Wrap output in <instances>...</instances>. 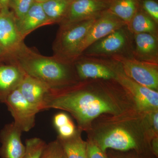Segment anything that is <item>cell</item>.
<instances>
[{"label":"cell","mask_w":158,"mask_h":158,"mask_svg":"<svg viewBox=\"0 0 158 158\" xmlns=\"http://www.w3.org/2000/svg\"><path fill=\"white\" fill-rule=\"evenodd\" d=\"M58 109L70 113L77 128L87 132L97 118L139 110L130 94L115 80H88L71 86L51 88L44 110Z\"/></svg>","instance_id":"cell-1"},{"label":"cell","mask_w":158,"mask_h":158,"mask_svg":"<svg viewBox=\"0 0 158 158\" xmlns=\"http://www.w3.org/2000/svg\"><path fill=\"white\" fill-rule=\"evenodd\" d=\"M88 139L102 151H142L155 138L150 130L146 112L133 110L118 115H105L93 121L88 131Z\"/></svg>","instance_id":"cell-2"},{"label":"cell","mask_w":158,"mask_h":158,"mask_svg":"<svg viewBox=\"0 0 158 158\" xmlns=\"http://www.w3.org/2000/svg\"><path fill=\"white\" fill-rule=\"evenodd\" d=\"M13 59L28 75L38 79L52 89L68 87L80 81L73 64L56 57L42 56L24 43L13 53L2 58Z\"/></svg>","instance_id":"cell-3"},{"label":"cell","mask_w":158,"mask_h":158,"mask_svg":"<svg viewBox=\"0 0 158 158\" xmlns=\"http://www.w3.org/2000/svg\"><path fill=\"white\" fill-rule=\"evenodd\" d=\"M96 19L59 25L53 45V56L63 62L73 64L78 58L81 43Z\"/></svg>","instance_id":"cell-4"},{"label":"cell","mask_w":158,"mask_h":158,"mask_svg":"<svg viewBox=\"0 0 158 158\" xmlns=\"http://www.w3.org/2000/svg\"><path fill=\"white\" fill-rule=\"evenodd\" d=\"M129 33L127 26L118 29L91 44L81 56L96 58L130 56L127 53L131 52L133 41Z\"/></svg>","instance_id":"cell-5"},{"label":"cell","mask_w":158,"mask_h":158,"mask_svg":"<svg viewBox=\"0 0 158 158\" xmlns=\"http://www.w3.org/2000/svg\"><path fill=\"white\" fill-rule=\"evenodd\" d=\"M110 59L118 63L125 74L130 78L158 91V64L140 61L126 55H116Z\"/></svg>","instance_id":"cell-6"},{"label":"cell","mask_w":158,"mask_h":158,"mask_svg":"<svg viewBox=\"0 0 158 158\" xmlns=\"http://www.w3.org/2000/svg\"><path fill=\"white\" fill-rule=\"evenodd\" d=\"M111 60L115 73L114 80L130 94L139 110L144 112L158 110V91L144 87L130 78L125 74L118 63Z\"/></svg>","instance_id":"cell-7"},{"label":"cell","mask_w":158,"mask_h":158,"mask_svg":"<svg viewBox=\"0 0 158 158\" xmlns=\"http://www.w3.org/2000/svg\"><path fill=\"white\" fill-rule=\"evenodd\" d=\"M17 18L9 7L0 11V57L13 53L24 43Z\"/></svg>","instance_id":"cell-8"},{"label":"cell","mask_w":158,"mask_h":158,"mask_svg":"<svg viewBox=\"0 0 158 158\" xmlns=\"http://www.w3.org/2000/svg\"><path fill=\"white\" fill-rule=\"evenodd\" d=\"M5 103L14 118L15 124L23 132L34 127L36 114L40 111L23 97L18 88L9 94Z\"/></svg>","instance_id":"cell-9"},{"label":"cell","mask_w":158,"mask_h":158,"mask_svg":"<svg viewBox=\"0 0 158 158\" xmlns=\"http://www.w3.org/2000/svg\"><path fill=\"white\" fill-rule=\"evenodd\" d=\"M73 65L80 81L115 79V72L111 59L81 56L74 62Z\"/></svg>","instance_id":"cell-10"},{"label":"cell","mask_w":158,"mask_h":158,"mask_svg":"<svg viewBox=\"0 0 158 158\" xmlns=\"http://www.w3.org/2000/svg\"><path fill=\"white\" fill-rule=\"evenodd\" d=\"M126 26V25L123 21L109 9L104 11L95 19L81 43L78 51V58L91 44L110 33Z\"/></svg>","instance_id":"cell-11"},{"label":"cell","mask_w":158,"mask_h":158,"mask_svg":"<svg viewBox=\"0 0 158 158\" xmlns=\"http://www.w3.org/2000/svg\"><path fill=\"white\" fill-rule=\"evenodd\" d=\"M111 0H76L70 2L59 25L95 19L109 9Z\"/></svg>","instance_id":"cell-12"},{"label":"cell","mask_w":158,"mask_h":158,"mask_svg":"<svg viewBox=\"0 0 158 158\" xmlns=\"http://www.w3.org/2000/svg\"><path fill=\"white\" fill-rule=\"evenodd\" d=\"M26 74L13 59L0 58V103L18 88Z\"/></svg>","instance_id":"cell-13"},{"label":"cell","mask_w":158,"mask_h":158,"mask_svg":"<svg viewBox=\"0 0 158 158\" xmlns=\"http://www.w3.org/2000/svg\"><path fill=\"white\" fill-rule=\"evenodd\" d=\"M23 131L14 122L5 125L0 132V156L2 158H23L25 145L22 142Z\"/></svg>","instance_id":"cell-14"},{"label":"cell","mask_w":158,"mask_h":158,"mask_svg":"<svg viewBox=\"0 0 158 158\" xmlns=\"http://www.w3.org/2000/svg\"><path fill=\"white\" fill-rule=\"evenodd\" d=\"M133 36L132 56L140 61L158 64V37L147 33Z\"/></svg>","instance_id":"cell-15"},{"label":"cell","mask_w":158,"mask_h":158,"mask_svg":"<svg viewBox=\"0 0 158 158\" xmlns=\"http://www.w3.org/2000/svg\"><path fill=\"white\" fill-rule=\"evenodd\" d=\"M18 88L23 97L40 112L44 110V99L51 89L48 85L26 74Z\"/></svg>","instance_id":"cell-16"},{"label":"cell","mask_w":158,"mask_h":158,"mask_svg":"<svg viewBox=\"0 0 158 158\" xmlns=\"http://www.w3.org/2000/svg\"><path fill=\"white\" fill-rule=\"evenodd\" d=\"M51 24V22L44 11L41 3L35 2L22 18L17 19L19 31L24 39L38 28Z\"/></svg>","instance_id":"cell-17"},{"label":"cell","mask_w":158,"mask_h":158,"mask_svg":"<svg viewBox=\"0 0 158 158\" xmlns=\"http://www.w3.org/2000/svg\"><path fill=\"white\" fill-rule=\"evenodd\" d=\"M82 132L77 127L76 132L69 138L57 137L66 158H87V142L82 139Z\"/></svg>","instance_id":"cell-18"},{"label":"cell","mask_w":158,"mask_h":158,"mask_svg":"<svg viewBox=\"0 0 158 158\" xmlns=\"http://www.w3.org/2000/svg\"><path fill=\"white\" fill-rule=\"evenodd\" d=\"M158 25L149 15L139 9L127 27L132 35L147 33L158 37Z\"/></svg>","instance_id":"cell-19"},{"label":"cell","mask_w":158,"mask_h":158,"mask_svg":"<svg viewBox=\"0 0 158 158\" xmlns=\"http://www.w3.org/2000/svg\"><path fill=\"white\" fill-rule=\"evenodd\" d=\"M140 0H111L109 10L128 24L139 9Z\"/></svg>","instance_id":"cell-20"},{"label":"cell","mask_w":158,"mask_h":158,"mask_svg":"<svg viewBox=\"0 0 158 158\" xmlns=\"http://www.w3.org/2000/svg\"><path fill=\"white\" fill-rule=\"evenodd\" d=\"M69 3L68 0H48L41 4L44 11L52 24H59L65 16Z\"/></svg>","instance_id":"cell-21"},{"label":"cell","mask_w":158,"mask_h":158,"mask_svg":"<svg viewBox=\"0 0 158 158\" xmlns=\"http://www.w3.org/2000/svg\"><path fill=\"white\" fill-rule=\"evenodd\" d=\"M45 142L40 138H33L25 141L26 150L23 158H40Z\"/></svg>","instance_id":"cell-22"},{"label":"cell","mask_w":158,"mask_h":158,"mask_svg":"<svg viewBox=\"0 0 158 158\" xmlns=\"http://www.w3.org/2000/svg\"><path fill=\"white\" fill-rule=\"evenodd\" d=\"M40 158H66L65 153L58 139L46 144Z\"/></svg>","instance_id":"cell-23"},{"label":"cell","mask_w":158,"mask_h":158,"mask_svg":"<svg viewBox=\"0 0 158 158\" xmlns=\"http://www.w3.org/2000/svg\"><path fill=\"white\" fill-rule=\"evenodd\" d=\"M34 3V0H11L9 7L19 19L26 14Z\"/></svg>","instance_id":"cell-24"},{"label":"cell","mask_w":158,"mask_h":158,"mask_svg":"<svg viewBox=\"0 0 158 158\" xmlns=\"http://www.w3.org/2000/svg\"><path fill=\"white\" fill-rule=\"evenodd\" d=\"M139 9L149 15L158 24V0H140Z\"/></svg>","instance_id":"cell-25"},{"label":"cell","mask_w":158,"mask_h":158,"mask_svg":"<svg viewBox=\"0 0 158 158\" xmlns=\"http://www.w3.org/2000/svg\"><path fill=\"white\" fill-rule=\"evenodd\" d=\"M86 142L87 158H108L106 152L93 141L88 139Z\"/></svg>","instance_id":"cell-26"},{"label":"cell","mask_w":158,"mask_h":158,"mask_svg":"<svg viewBox=\"0 0 158 158\" xmlns=\"http://www.w3.org/2000/svg\"><path fill=\"white\" fill-rule=\"evenodd\" d=\"M77 130V127L71 119L68 123L57 129L59 134L58 137L62 138H69L74 135Z\"/></svg>","instance_id":"cell-27"},{"label":"cell","mask_w":158,"mask_h":158,"mask_svg":"<svg viewBox=\"0 0 158 158\" xmlns=\"http://www.w3.org/2000/svg\"><path fill=\"white\" fill-rule=\"evenodd\" d=\"M70 120H71V119L66 113H58L54 117V126L57 129L59 127L68 123Z\"/></svg>","instance_id":"cell-28"},{"label":"cell","mask_w":158,"mask_h":158,"mask_svg":"<svg viewBox=\"0 0 158 158\" xmlns=\"http://www.w3.org/2000/svg\"><path fill=\"white\" fill-rule=\"evenodd\" d=\"M150 148L154 155L158 156V137L153 138L150 142Z\"/></svg>","instance_id":"cell-29"},{"label":"cell","mask_w":158,"mask_h":158,"mask_svg":"<svg viewBox=\"0 0 158 158\" xmlns=\"http://www.w3.org/2000/svg\"><path fill=\"white\" fill-rule=\"evenodd\" d=\"M10 1L11 0H0V11L9 7Z\"/></svg>","instance_id":"cell-30"},{"label":"cell","mask_w":158,"mask_h":158,"mask_svg":"<svg viewBox=\"0 0 158 158\" xmlns=\"http://www.w3.org/2000/svg\"><path fill=\"white\" fill-rule=\"evenodd\" d=\"M34 1L35 2L42 3L48 1V0H34Z\"/></svg>","instance_id":"cell-31"},{"label":"cell","mask_w":158,"mask_h":158,"mask_svg":"<svg viewBox=\"0 0 158 158\" xmlns=\"http://www.w3.org/2000/svg\"><path fill=\"white\" fill-rule=\"evenodd\" d=\"M69 2H73V1H76V0H69Z\"/></svg>","instance_id":"cell-32"},{"label":"cell","mask_w":158,"mask_h":158,"mask_svg":"<svg viewBox=\"0 0 158 158\" xmlns=\"http://www.w3.org/2000/svg\"><path fill=\"white\" fill-rule=\"evenodd\" d=\"M68 1H69V0H68Z\"/></svg>","instance_id":"cell-33"}]
</instances>
